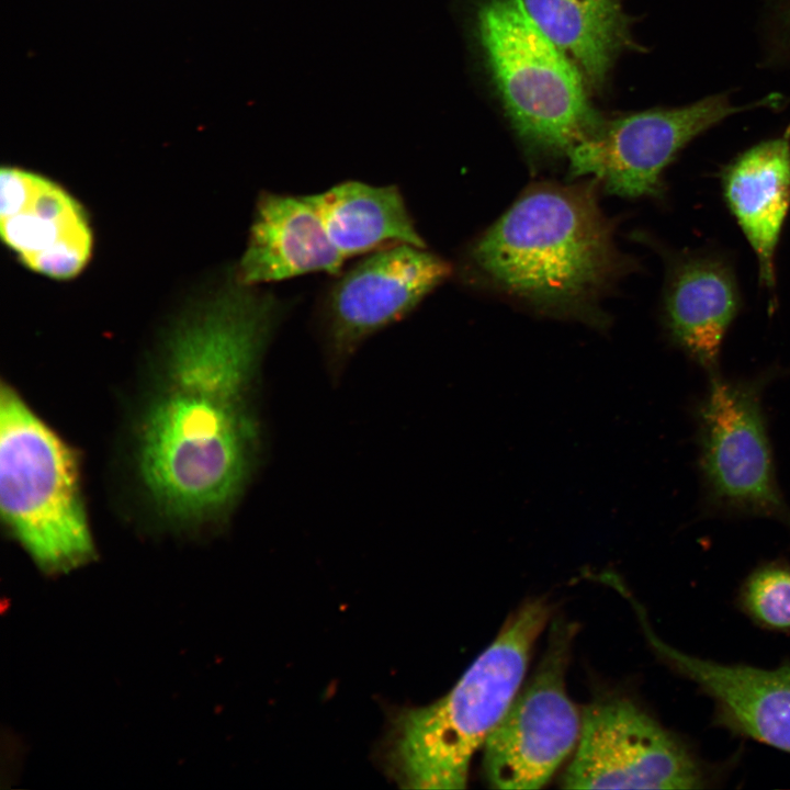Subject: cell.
Here are the masks:
<instances>
[{"label":"cell","instance_id":"5","mask_svg":"<svg viewBox=\"0 0 790 790\" xmlns=\"http://www.w3.org/2000/svg\"><path fill=\"white\" fill-rule=\"evenodd\" d=\"M477 36L511 125L540 153L568 155L601 117L576 65L543 33L521 0H486Z\"/></svg>","mask_w":790,"mask_h":790},{"label":"cell","instance_id":"7","mask_svg":"<svg viewBox=\"0 0 790 790\" xmlns=\"http://www.w3.org/2000/svg\"><path fill=\"white\" fill-rule=\"evenodd\" d=\"M778 97L736 106L726 93L679 108H656L603 121L568 153L576 176H595L621 196H659L663 176L677 155L696 137L727 116L777 104Z\"/></svg>","mask_w":790,"mask_h":790},{"label":"cell","instance_id":"1","mask_svg":"<svg viewBox=\"0 0 790 790\" xmlns=\"http://www.w3.org/2000/svg\"><path fill=\"white\" fill-rule=\"evenodd\" d=\"M287 307L234 276L160 340L138 377L120 448L128 494L154 529L199 535L236 507L257 458L260 362Z\"/></svg>","mask_w":790,"mask_h":790},{"label":"cell","instance_id":"13","mask_svg":"<svg viewBox=\"0 0 790 790\" xmlns=\"http://www.w3.org/2000/svg\"><path fill=\"white\" fill-rule=\"evenodd\" d=\"M345 262L306 195L263 191L235 279L260 286L308 273L336 275Z\"/></svg>","mask_w":790,"mask_h":790},{"label":"cell","instance_id":"16","mask_svg":"<svg viewBox=\"0 0 790 790\" xmlns=\"http://www.w3.org/2000/svg\"><path fill=\"white\" fill-rule=\"evenodd\" d=\"M306 198L346 260L396 245L426 247L396 185L348 180Z\"/></svg>","mask_w":790,"mask_h":790},{"label":"cell","instance_id":"4","mask_svg":"<svg viewBox=\"0 0 790 790\" xmlns=\"http://www.w3.org/2000/svg\"><path fill=\"white\" fill-rule=\"evenodd\" d=\"M0 514L5 532L45 573L95 556L79 450L5 380L0 385Z\"/></svg>","mask_w":790,"mask_h":790},{"label":"cell","instance_id":"8","mask_svg":"<svg viewBox=\"0 0 790 790\" xmlns=\"http://www.w3.org/2000/svg\"><path fill=\"white\" fill-rule=\"evenodd\" d=\"M571 631H552L549 647L484 744L483 770L495 789L542 788L577 746L582 712L565 686Z\"/></svg>","mask_w":790,"mask_h":790},{"label":"cell","instance_id":"18","mask_svg":"<svg viewBox=\"0 0 790 790\" xmlns=\"http://www.w3.org/2000/svg\"><path fill=\"white\" fill-rule=\"evenodd\" d=\"M744 601L761 623L790 629V569L769 565L756 571L746 583Z\"/></svg>","mask_w":790,"mask_h":790},{"label":"cell","instance_id":"3","mask_svg":"<svg viewBox=\"0 0 790 790\" xmlns=\"http://www.w3.org/2000/svg\"><path fill=\"white\" fill-rule=\"evenodd\" d=\"M550 607L524 603L439 700L395 713L384 745L387 772L406 789H463L471 759L519 691Z\"/></svg>","mask_w":790,"mask_h":790},{"label":"cell","instance_id":"6","mask_svg":"<svg viewBox=\"0 0 790 790\" xmlns=\"http://www.w3.org/2000/svg\"><path fill=\"white\" fill-rule=\"evenodd\" d=\"M774 376L771 371L747 379L708 376L706 393L693 409L698 470L709 510L790 526L763 406Z\"/></svg>","mask_w":790,"mask_h":790},{"label":"cell","instance_id":"17","mask_svg":"<svg viewBox=\"0 0 790 790\" xmlns=\"http://www.w3.org/2000/svg\"><path fill=\"white\" fill-rule=\"evenodd\" d=\"M585 82L603 86L616 57L633 45L622 0H521Z\"/></svg>","mask_w":790,"mask_h":790},{"label":"cell","instance_id":"19","mask_svg":"<svg viewBox=\"0 0 790 790\" xmlns=\"http://www.w3.org/2000/svg\"><path fill=\"white\" fill-rule=\"evenodd\" d=\"M783 2L786 3L787 8L790 10V0H783Z\"/></svg>","mask_w":790,"mask_h":790},{"label":"cell","instance_id":"11","mask_svg":"<svg viewBox=\"0 0 790 790\" xmlns=\"http://www.w3.org/2000/svg\"><path fill=\"white\" fill-rule=\"evenodd\" d=\"M0 233L30 270L68 280L92 252V232L81 205L46 177L16 167L0 173Z\"/></svg>","mask_w":790,"mask_h":790},{"label":"cell","instance_id":"15","mask_svg":"<svg viewBox=\"0 0 790 790\" xmlns=\"http://www.w3.org/2000/svg\"><path fill=\"white\" fill-rule=\"evenodd\" d=\"M725 203L752 247L770 311L777 307L776 250L790 207V126L734 158L722 171Z\"/></svg>","mask_w":790,"mask_h":790},{"label":"cell","instance_id":"10","mask_svg":"<svg viewBox=\"0 0 790 790\" xmlns=\"http://www.w3.org/2000/svg\"><path fill=\"white\" fill-rule=\"evenodd\" d=\"M452 272L450 263L426 247L396 245L369 255L334 275L317 314L336 360L415 308Z\"/></svg>","mask_w":790,"mask_h":790},{"label":"cell","instance_id":"9","mask_svg":"<svg viewBox=\"0 0 790 790\" xmlns=\"http://www.w3.org/2000/svg\"><path fill=\"white\" fill-rule=\"evenodd\" d=\"M562 787L696 789L698 764L667 730L631 700L611 697L582 711V731Z\"/></svg>","mask_w":790,"mask_h":790},{"label":"cell","instance_id":"14","mask_svg":"<svg viewBox=\"0 0 790 790\" xmlns=\"http://www.w3.org/2000/svg\"><path fill=\"white\" fill-rule=\"evenodd\" d=\"M643 623L653 648L708 693L731 726L790 753V666L765 669L701 659L664 643Z\"/></svg>","mask_w":790,"mask_h":790},{"label":"cell","instance_id":"2","mask_svg":"<svg viewBox=\"0 0 790 790\" xmlns=\"http://www.w3.org/2000/svg\"><path fill=\"white\" fill-rule=\"evenodd\" d=\"M475 278L543 313L598 318L594 304L620 268L588 188L537 185L466 252ZM598 324V320H596Z\"/></svg>","mask_w":790,"mask_h":790},{"label":"cell","instance_id":"12","mask_svg":"<svg viewBox=\"0 0 790 790\" xmlns=\"http://www.w3.org/2000/svg\"><path fill=\"white\" fill-rule=\"evenodd\" d=\"M741 305L736 274L725 256L681 252L669 261L663 306L665 331L708 376L721 373L723 339Z\"/></svg>","mask_w":790,"mask_h":790}]
</instances>
